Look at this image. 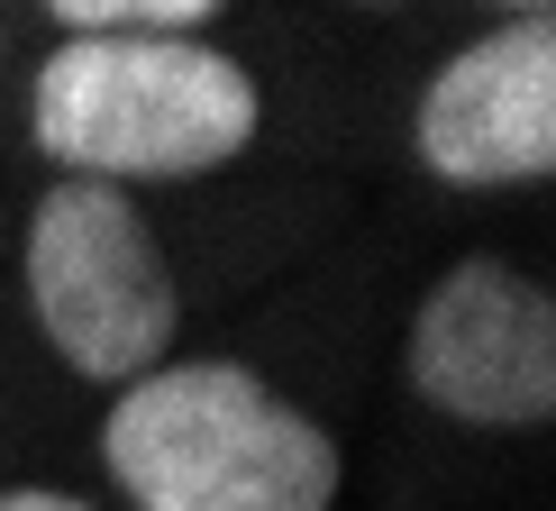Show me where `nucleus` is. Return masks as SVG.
<instances>
[{"instance_id":"f257e3e1","label":"nucleus","mask_w":556,"mask_h":511,"mask_svg":"<svg viewBox=\"0 0 556 511\" xmlns=\"http://www.w3.org/2000/svg\"><path fill=\"white\" fill-rule=\"evenodd\" d=\"M101 466L137 511H338V438L238 357H165L101 421Z\"/></svg>"},{"instance_id":"0eeeda50","label":"nucleus","mask_w":556,"mask_h":511,"mask_svg":"<svg viewBox=\"0 0 556 511\" xmlns=\"http://www.w3.org/2000/svg\"><path fill=\"white\" fill-rule=\"evenodd\" d=\"M0 511H101V502L64 494V484H0Z\"/></svg>"},{"instance_id":"7ed1b4c3","label":"nucleus","mask_w":556,"mask_h":511,"mask_svg":"<svg viewBox=\"0 0 556 511\" xmlns=\"http://www.w3.org/2000/svg\"><path fill=\"white\" fill-rule=\"evenodd\" d=\"M18 284H28L37 338L83 384L128 392L182 338L165 238L147 228L137 192H119V183H74V174L46 183L28 211V238H18Z\"/></svg>"},{"instance_id":"39448f33","label":"nucleus","mask_w":556,"mask_h":511,"mask_svg":"<svg viewBox=\"0 0 556 511\" xmlns=\"http://www.w3.org/2000/svg\"><path fill=\"white\" fill-rule=\"evenodd\" d=\"M410 155L447 192H529L556 174V18L520 10L466 37L410 101Z\"/></svg>"},{"instance_id":"423d86ee","label":"nucleus","mask_w":556,"mask_h":511,"mask_svg":"<svg viewBox=\"0 0 556 511\" xmlns=\"http://www.w3.org/2000/svg\"><path fill=\"white\" fill-rule=\"evenodd\" d=\"M64 37H192L219 28V0H55Z\"/></svg>"},{"instance_id":"f03ea898","label":"nucleus","mask_w":556,"mask_h":511,"mask_svg":"<svg viewBox=\"0 0 556 511\" xmlns=\"http://www.w3.org/2000/svg\"><path fill=\"white\" fill-rule=\"evenodd\" d=\"M265 91L219 37H55L28 137L74 183H192L256 147Z\"/></svg>"},{"instance_id":"20e7f679","label":"nucleus","mask_w":556,"mask_h":511,"mask_svg":"<svg viewBox=\"0 0 556 511\" xmlns=\"http://www.w3.org/2000/svg\"><path fill=\"white\" fill-rule=\"evenodd\" d=\"M410 392L456 429H547L556 421V301L511 256H456L410 301L402 329Z\"/></svg>"}]
</instances>
